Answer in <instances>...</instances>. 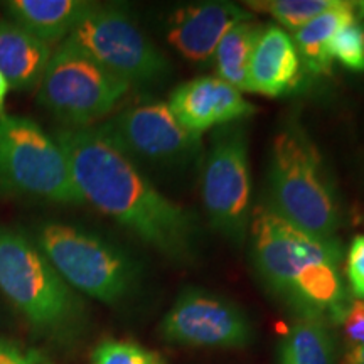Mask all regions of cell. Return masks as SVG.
<instances>
[{
  "instance_id": "cell-1",
  "label": "cell",
  "mask_w": 364,
  "mask_h": 364,
  "mask_svg": "<svg viewBox=\"0 0 364 364\" xmlns=\"http://www.w3.org/2000/svg\"><path fill=\"white\" fill-rule=\"evenodd\" d=\"M56 142L83 203L110 216L169 260H194L199 241L194 213L157 191L98 127L63 129Z\"/></svg>"
},
{
  "instance_id": "cell-2",
  "label": "cell",
  "mask_w": 364,
  "mask_h": 364,
  "mask_svg": "<svg viewBox=\"0 0 364 364\" xmlns=\"http://www.w3.org/2000/svg\"><path fill=\"white\" fill-rule=\"evenodd\" d=\"M250 235L255 267L268 289L300 316L341 317L346 306L338 240L309 235L267 204L252 211Z\"/></svg>"
},
{
  "instance_id": "cell-3",
  "label": "cell",
  "mask_w": 364,
  "mask_h": 364,
  "mask_svg": "<svg viewBox=\"0 0 364 364\" xmlns=\"http://www.w3.org/2000/svg\"><path fill=\"white\" fill-rule=\"evenodd\" d=\"M270 208L300 230L322 240L334 238L339 204L321 152L297 120L277 132L272 144Z\"/></svg>"
},
{
  "instance_id": "cell-4",
  "label": "cell",
  "mask_w": 364,
  "mask_h": 364,
  "mask_svg": "<svg viewBox=\"0 0 364 364\" xmlns=\"http://www.w3.org/2000/svg\"><path fill=\"white\" fill-rule=\"evenodd\" d=\"M0 292L34 329L68 338L83 318V304L33 241L0 228Z\"/></svg>"
},
{
  "instance_id": "cell-5",
  "label": "cell",
  "mask_w": 364,
  "mask_h": 364,
  "mask_svg": "<svg viewBox=\"0 0 364 364\" xmlns=\"http://www.w3.org/2000/svg\"><path fill=\"white\" fill-rule=\"evenodd\" d=\"M0 191L59 204H81L56 139L34 120L0 113Z\"/></svg>"
},
{
  "instance_id": "cell-6",
  "label": "cell",
  "mask_w": 364,
  "mask_h": 364,
  "mask_svg": "<svg viewBox=\"0 0 364 364\" xmlns=\"http://www.w3.org/2000/svg\"><path fill=\"white\" fill-rule=\"evenodd\" d=\"M38 248L71 289L100 302L115 304L125 299L139 279V268L129 255L76 226H41Z\"/></svg>"
},
{
  "instance_id": "cell-7",
  "label": "cell",
  "mask_w": 364,
  "mask_h": 364,
  "mask_svg": "<svg viewBox=\"0 0 364 364\" xmlns=\"http://www.w3.org/2000/svg\"><path fill=\"white\" fill-rule=\"evenodd\" d=\"M130 86L75 46L63 43L39 81L38 102L68 129H85L110 115Z\"/></svg>"
},
{
  "instance_id": "cell-8",
  "label": "cell",
  "mask_w": 364,
  "mask_h": 364,
  "mask_svg": "<svg viewBox=\"0 0 364 364\" xmlns=\"http://www.w3.org/2000/svg\"><path fill=\"white\" fill-rule=\"evenodd\" d=\"M112 75L134 83L166 78L171 65L164 53L122 9L93 4L65 39Z\"/></svg>"
},
{
  "instance_id": "cell-9",
  "label": "cell",
  "mask_w": 364,
  "mask_h": 364,
  "mask_svg": "<svg viewBox=\"0 0 364 364\" xmlns=\"http://www.w3.org/2000/svg\"><path fill=\"white\" fill-rule=\"evenodd\" d=\"M201 189L213 228L233 245L243 243L252 220L248 132L243 122L218 127L213 134Z\"/></svg>"
},
{
  "instance_id": "cell-10",
  "label": "cell",
  "mask_w": 364,
  "mask_h": 364,
  "mask_svg": "<svg viewBox=\"0 0 364 364\" xmlns=\"http://www.w3.org/2000/svg\"><path fill=\"white\" fill-rule=\"evenodd\" d=\"M125 156L162 167H182L201 152V136L177 124L169 105L149 100L124 108L98 127Z\"/></svg>"
},
{
  "instance_id": "cell-11",
  "label": "cell",
  "mask_w": 364,
  "mask_h": 364,
  "mask_svg": "<svg viewBox=\"0 0 364 364\" xmlns=\"http://www.w3.org/2000/svg\"><path fill=\"white\" fill-rule=\"evenodd\" d=\"M162 338L191 348H245L252 324L238 306L203 290L182 292L161 324Z\"/></svg>"
},
{
  "instance_id": "cell-12",
  "label": "cell",
  "mask_w": 364,
  "mask_h": 364,
  "mask_svg": "<svg viewBox=\"0 0 364 364\" xmlns=\"http://www.w3.org/2000/svg\"><path fill=\"white\" fill-rule=\"evenodd\" d=\"M167 105L177 124L196 136L215 127L241 122L258 112L241 91L218 76H201L179 85Z\"/></svg>"
},
{
  "instance_id": "cell-13",
  "label": "cell",
  "mask_w": 364,
  "mask_h": 364,
  "mask_svg": "<svg viewBox=\"0 0 364 364\" xmlns=\"http://www.w3.org/2000/svg\"><path fill=\"white\" fill-rule=\"evenodd\" d=\"M253 19L233 2H203L177 9L169 19L167 41L191 63H209L221 39L241 22Z\"/></svg>"
},
{
  "instance_id": "cell-14",
  "label": "cell",
  "mask_w": 364,
  "mask_h": 364,
  "mask_svg": "<svg viewBox=\"0 0 364 364\" xmlns=\"http://www.w3.org/2000/svg\"><path fill=\"white\" fill-rule=\"evenodd\" d=\"M302 61L292 36L279 26H265L255 44L248 66V91L279 98L297 88Z\"/></svg>"
},
{
  "instance_id": "cell-15",
  "label": "cell",
  "mask_w": 364,
  "mask_h": 364,
  "mask_svg": "<svg viewBox=\"0 0 364 364\" xmlns=\"http://www.w3.org/2000/svg\"><path fill=\"white\" fill-rule=\"evenodd\" d=\"M51 56V46L11 19H0V73L11 88L19 91L36 88Z\"/></svg>"
},
{
  "instance_id": "cell-16",
  "label": "cell",
  "mask_w": 364,
  "mask_h": 364,
  "mask_svg": "<svg viewBox=\"0 0 364 364\" xmlns=\"http://www.w3.org/2000/svg\"><path fill=\"white\" fill-rule=\"evenodd\" d=\"M12 22L43 43L68 38L93 2L85 0H9L2 4Z\"/></svg>"
},
{
  "instance_id": "cell-17",
  "label": "cell",
  "mask_w": 364,
  "mask_h": 364,
  "mask_svg": "<svg viewBox=\"0 0 364 364\" xmlns=\"http://www.w3.org/2000/svg\"><path fill=\"white\" fill-rule=\"evenodd\" d=\"M358 21V7L353 0H334L326 12L294 33V44L300 61L314 75H331L329 43L341 27Z\"/></svg>"
},
{
  "instance_id": "cell-18",
  "label": "cell",
  "mask_w": 364,
  "mask_h": 364,
  "mask_svg": "<svg viewBox=\"0 0 364 364\" xmlns=\"http://www.w3.org/2000/svg\"><path fill=\"white\" fill-rule=\"evenodd\" d=\"M279 364H334L324 317L299 316L282 341Z\"/></svg>"
},
{
  "instance_id": "cell-19",
  "label": "cell",
  "mask_w": 364,
  "mask_h": 364,
  "mask_svg": "<svg viewBox=\"0 0 364 364\" xmlns=\"http://www.w3.org/2000/svg\"><path fill=\"white\" fill-rule=\"evenodd\" d=\"M260 22L255 19L245 21L221 39L216 48L215 61L218 78L226 81L238 91H248V66L255 44L263 33Z\"/></svg>"
},
{
  "instance_id": "cell-20",
  "label": "cell",
  "mask_w": 364,
  "mask_h": 364,
  "mask_svg": "<svg viewBox=\"0 0 364 364\" xmlns=\"http://www.w3.org/2000/svg\"><path fill=\"white\" fill-rule=\"evenodd\" d=\"M332 4L334 0H250L245 6L268 14L295 33L307 22L316 19L318 14L326 12Z\"/></svg>"
},
{
  "instance_id": "cell-21",
  "label": "cell",
  "mask_w": 364,
  "mask_h": 364,
  "mask_svg": "<svg viewBox=\"0 0 364 364\" xmlns=\"http://www.w3.org/2000/svg\"><path fill=\"white\" fill-rule=\"evenodd\" d=\"M91 364H166L162 354L132 341L105 339L91 353Z\"/></svg>"
},
{
  "instance_id": "cell-22",
  "label": "cell",
  "mask_w": 364,
  "mask_h": 364,
  "mask_svg": "<svg viewBox=\"0 0 364 364\" xmlns=\"http://www.w3.org/2000/svg\"><path fill=\"white\" fill-rule=\"evenodd\" d=\"M331 61H338L346 70L364 73V27L361 22L341 27L329 43Z\"/></svg>"
},
{
  "instance_id": "cell-23",
  "label": "cell",
  "mask_w": 364,
  "mask_h": 364,
  "mask_svg": "<svg viewBox=\"0 0 364 364\" xmlns=\"http://www.w3.org/2000/svg\"><path fill=\"white\" fill-rule=\"evenodd\" d=\"M346 275L356 297L364 300V235L354 236L346 257Z\"/></svg>"
},
{
  "instance_id": "cell-24",
  "label": "cell",
  "mask_w": 364,
  "mask_h": 364,
  "mask_svg": "<svg viewBox=\"0 0 364 364\" xmlns=\"http://www.w3.org/2000/svg\"><path fill=\"white\" fill-rule=\"evenodd\" d=\"M339 321L351 348L364 346V300L356 299L349 306H346Z\"/></svg>"
},
{
  "instance_id": "cell-25",
  "label": "cell",
  "mask_w": 364,
  "mask_h": 364,
  "mask_svg": "<svg viewBox=\"0 0 364 364\" xmlns=\"http://www.w3.org/2000/svg\"><path fill=\"white\" fill-rule=\"evenodd\" d=\"M0 364H53L38 349L0 339Z\"/></svg>"
},
{
  "instance_id": "cell-26",
  "label": "cell",
  "mask_w": 364,
  "mask_h": 364,
  "mask_svg": "<svg viewBox=\"0 0 364 364\" xmlns=\"http://www.w3.org/2000/svg\"><path fill=\"white\" fill-rule=\"evenodd\" d=\"M346 364H364V346L349 349L346 354Z\"/></svg>"
},
{
  "instance_id": "cell-27",
  "label": "cell",
  "mask_w": 364,
  "mask_h": 364,
  "mask_svg": "<svg viewBox=\"0 0 364 364\" xmlns=\"http://www.w3.org/2000/svg\"><path fill=\"white\" fill-rule=\"evenodd\" d=\"M9 90H11V86H9L7 80L4 78L2 73H0V113H4V105H6Z\"/></svg>"
},
{
  "instance_id": "cell-28",
  "label": "cell",
  "mask_w": 364,
  "mask_h": 364,
  "mask_svg": "<svg viewBox=\"0 0 364 364\" xmlns=\"http://www.w3.org/2000/svg\"><path fill=\"white\" fill-rule=\"evenodd\" d=\"M356 7H358V21L361 22V26L364 27V0L356 2Z\"/></svg>"
}]
</instances>
